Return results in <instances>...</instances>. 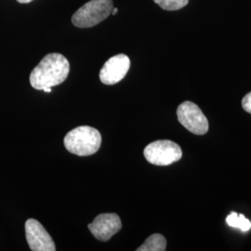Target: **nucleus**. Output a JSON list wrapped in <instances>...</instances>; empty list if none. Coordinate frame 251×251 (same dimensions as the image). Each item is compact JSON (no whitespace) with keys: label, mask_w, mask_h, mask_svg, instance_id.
I'll return each mask as SVG.
<instances>
[{"label":"nucleus","mask_w":251,"mask_h":251,"mask_svg":"<svg viewBox=\"0 0 251 251\" xmlns=\"http://www.w3.org/2000/svg\"><path fill=\"white\" fill-rule=\"evenodd\" d=\"M112 0H90L73 15L72 23L78 28L95 26L112 14Z\"/></svg>","instance_id":"3"},{"label":"nucleus","mask_w":251,"mask_h":251,"mask_svg":"<svg viewBox=\"0 0 251 251\" xmlns=\"http://www.w3.org/2000/svg\"><path fill=\"white\" fill-rule=\"evenodd\" d=\"M242 107L246 112L251 114V92L248 93L242 100Z\"/></svg>","instance_id":"12"},{"label":"nucleus","mask_w":251,"mask_h":251,"mask_svg":"<svg viewBox=\"0 0 251 251\" xmlns=\"http://www.w3.org/2000/svg\"><path fill=\"white\" fill-rule=\"evenodd\" d=\"M167 248V240L160 233L150 235L137 251H164Z\"/></svg>","instance_id":"9"},{"label":"nucleus","mask_w":251,"mask_h":251,"mask_svg":"<svg viewBox=\"0 0 251 251\" xmlns=\"http://www.w3.org/2000/svg\"><path fill=\"white\" fill-rule=\"evenodd\" d=\"M43 91H45V92H51V88H44Z\"/></svg>","instance_id":"15"},{"label":"nucleus","mask_w":251,"mask_h":251,"mask_svg":"<svg viewBox=\"0 0 251 251\" xmlns=\"http://www.w3.org/2000/svg\"><path fill=\"white\" fill-rule=\"evenodd\" d=\"M70 72L68 60L60 53H50L38 63L30 75V84L37 90L62 84Z\"/></svg>","instance_id":"1"},{"label":"nucleus","mask_w":251,"mask_h":251,"mask_svg":"<svg viewBox=\"0 0 251 251\" xmlns=\"http://www.w3.org/2000/svg\"><path fill=\"white\" fill-rule=\"evenodd\" d=\"M227 224L240 229L243 232H248L251 229V223L242 214H237L236 212H232L230 215L226 218Z\"/></svg>","instance_id":"10"},{"label":"nucleus","mask_w":251,"mask_h":251,"mask_svg":"<svg viewBox=\"0 0 251 251\" xmlns=\"http://www.w3.org/2000/svg\"><path fill=\"white\" fill-rule=\"evenodd\" d=\"M130 60L125 54L110 58L100 72V79L105 85H115L122 80L128 72Z\"/></svg>","instance_id":"7"},{"label":"nucleus","mask_w":251,"mask_h":251,"mask_svg":"<svg viewBox=\"0 0 251 251\" xmlns=\"http://www.w3.org/2000/svg\"><path fill=\"white\" fill-rule=\"evenodd\" d=\"M178 120L190 132L196 135L206 134L208 121L198 105L192 101H184L177 110Z\"/></svg>","instance_id":"5"},{"label":"nucleus","mask_w":251,"mask_h":251,"mask_svg":"<svg viewBox=\"0 0 251 251\" xmlns=\"http://www.w3.org/2000/svg\"><path fill=\"white\" fill-rule=\"evenodd\" d=\"M33 0H17V2L21 3V4H27V3H30L32 2Z\"/></svg>","instance_id":"13"},{"label":"nucleus","mask_w":251,"mask_h":251,"mask_svg":"<svg viewBox=\"0 0 251 251\" xmlns=\"http://www.w3.org/2000/svg\"><path fill=\"white\" fill-rule=\"evenodd\" d=\"M63 143L67 151L78 156H89L99 151L101 135L94 127L81 126L69 131Z\"/></svg>","instance_id":"2"},{"label":"nucleus","mask_w":251,"mask_h":251,"mask_svg":"<svg viewBox=\"0 0 251 251\" xmlns=\"http://www.w3.org/2000/svg\"><path fill=\"white\" fill-rule=\"evenodd\" d=\"M121 228V220L116 213L100 214L95 218L93 223L89 225L92 235L100 241H108Z\"/></svg>","instance_id":"8"},{"label":"nucleus","mask_w":251,"mask_h":251,"mask_svg":"<svg viewBox=\"0 0 251 251\" xmlns=\"http://www.w3.org/2000/svg\"><path fill=\"white\" fill-rule=\"evenodd\" d=\"M146 160L155 166H170L179 161L182 151L179 145L171 141L160 140L148 144L144 151Z\"/></svg>","instance_id":"4"},{"label":"nucleus","mask_w":251,"mask_h":251,"mask_svg":"<svg viewBox=\"0 0 251 251\" xmlns=\"http://www.w3.org/2000/svg\"><path fill=\"white\" fill-rule=\"evenodd\" d=\"M25 236L31 251H56L51 236L46 231L43 225L35 219L27 220L25 223Z\"/></svg>","instance_id":"6"},{"label":"nucleus","mask_w":251,"mask_h":251,"mask_svg":"<svg viewBox=\"0 0 251 251\" xmlns=\"http://www.w3.org/2000/svg\"><path fill=\"white\" fill-rule=\"evenodd\" d=\"M160 8L165 10H178L184 8L189 0H153Z\"/></svg>","instance_id":"11"},{"label":"nucleus","mask_w":251,"mask_h":251,"mask_svg":"<svg viewBox=\"0 0 251 251\" xmlns=\"http://www.w3.org/2000/svg\"><path fill=\"white\" fill-rule=\"evenodd\" d=\"M117 12H118V9H117V8H116V9L114 8V9H113V10H112V14H113V15H116Z\"/></svg>","instance_id":"14"}]
</instances>
